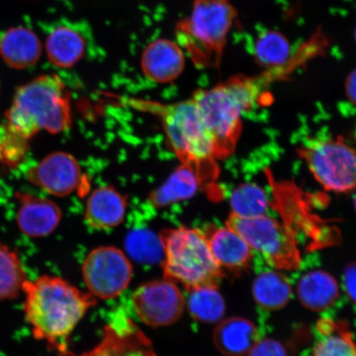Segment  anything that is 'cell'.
<instances>
[{
    "instance_id": "1",
    "label": "cell",
    "mask_w": 356,
    "mask_h": 356,
    "mask_svg": "<svg viewBox=\"0 0 356 356\" xmlns=\"http://www.w3.org/2000/svg\"><path fill=\"white\" fill-rule=\"evenodd\" d=\"M22 293L25 318L34 337L51 345L65 341L97 302L88 292L53 275L29 280Z\"/></svg>"
},
{
    "instance_id": "2",
    "label": "cell",
    "mask_w": 356,
    "mask_h": 356,
    "mask_svg": "<svg viewBox=\"0 0 356 356\" xmlns=\"http://www.w3.org/2000/svg\"><path fill=\"white\" fill-rule=\"evenodd\" d=\"M130 108L152 114L162 123L169 145L181 164L197 173L202 186L215 184L219 166L210 135L193 97L175 104L124 99Z\"/></svg>"
},
{
    "instance_id": "3",
    "label": "cell",
    "mask_w": 356,
    "mask_h": 356,
    "mask_svg": "<svg viewBox=\"0 0 356 356\" xmlns=\"http://www.w3.org/2000/svg\"><path fill=\"white\" fill-rule=\"evenodd\" d=\"M266 81L265 77L236 75L215 87L194 93L193 97L218 160L234 152L242 132L243 115L259 104Z\"/></svg>"
},
{
    "instance_id": "4",
    "label": "cell",
    "mask_w": 356,
    "mask_h": 356,
    "mask_svg": "<svg viewBox=\"0 0 356 356\" xmlns=\"http://www.w3.org/2000/svg\"><path fill=\"white\" fill-rule=\"evenodd\" d=\"M72 124L70 97L57 75H42L17 88L6 113V133L29 142L35 134L64 132Z\"/></svg>"
},
{
    "instance_id": "5",
    "label": "cell",
    "mask_w": 356,
    "mask_h": 356,
    "mask_svg": "<svg viewBox=\"0 0 356 356\" xmlns=\"http://www.w3.org/2000/svg\"><path fill=\"white\" fill-rule=\"evenodd\" d=\"M237 10L229 0H193L190 15L178 22L177 43L199 68H218Z\"/></svg>"
},
{
    "instance_id": "6",
    "label": "cell",
    "mask_w": 356,
    "mask_h": 356,
    "mask_svg": "<svg viewBox=\"0 0 356 356\" xmlns=\"http://www.w3.org/2000/svg\"><path fill=\"white\" fill-rule=\"evenodd\" d=\"M164 277L188 291L218 286L224 273L211 250L207 235L197 229L179 227L163 231Z\"/></svg>"
},
{
    "instance_id": "7",
    "label": "cell",
    "mask_w": 356,
    "mask_h": 356,
    "mask_svg": "<svg viewBox=\"0 0 356 356\" xmlns=\"http://www.w3.org/2000/svg\"><path fill=\"white\" fill-rule=\"evenodd\" d=\"M226 225L237 231L252 250L261 253L275 270L292 271L300 268L299 240L283 222L266 215L253 218L230 215Z\"/></svg>"
},
{
    "instance_id": "8",
    "label": "cell",
    "mask_w": 356,
    "mask_h": 356,
    "mask_svg": "<svg viewBox=\"0 0 356 356\" xmlns=\"http://www.w3.org/2000/svg\"><path fill=\"white\" fill-rule=\"evenodd\" d=\"M297 151L325 190L347 193L356 188V150L342 138L312 139Z\"/></svg>"
},
{
    "instance_id": "9",
    "label": "cell",
    "mask_w": 356,
    "mask_h": 356,
    "mask_svg": "<svg viewBox=\"0 0 356 356\" xmlns=\"http://www.w3.org/2000/svg\"><path fill=\"white\" fill-rule=\"evenodd\" d=\"M266 175L273 191V206L282 216V222L297 238L300 234H305L311 239V247L315 248L337 242L336 233L331 231V227L311 211L302 191L291 182L275 180L270 169L266 170Z\"/></svg>"
},
{
    "instance_id": "10",
    "label": "cell",
    "mask_w": 356,
    "mask_h": 356,
    "mask_svg": "<svg viewBox=\"0 0 356 356\" xmlns=\"http://www.w3.org/2000/svg\"><path fill=\"white\" fill-rule=\"evenodd\" d=\"M88 293L95 299L111 300L119 296L131 282L130 260L115 247H100L88 253L82 267Z\"/></svg>"
},
{
    "instance_id": "11",
    "label": "cell",
    "mask_w": 356,
    "mask_h": 356,
    "mask_svg": "<svg viewBox=\"0 0 356 356\" xmlns=\"http://www.w3.org/2000/svg\"><path fill=\"white\" fill-rule=\"evenodd\" d=\"M186 300L175 283L168 279L142 284L132 296L134 311L151 327H164L180 318Z\"/></svg>"
},
{
    "instance_id": "12",
    "label": "cell",
    "mask_w": 356,
    "mask_h": 356,
    "mask_svg": "<svg viewBox=\"0 0 356 356\" xmlns=\"http://www.w3.org/2000/svg\"><path fill=\"white\" fill-rule=\"evenodd\" d=\"M28 179L56 197H66L78 191L84 180L81 167L72 155L55 152L30 169Z\"/></svg>"
},
{
    "instance_id": "13",
    "label": "cell",
    "mask_w": 356,
    "mask_h": 356,
    "mask_svg": "<svg viewBox=\"0 0 356 356\" xmlns=\"http://www.w3.org/2000/svg\"><path fill=\"white\" fill-rule=\"evenodd\" d=\"M186 53L177 42L157 39L142 53L140 65L147 78L159 83L175 81L184 72Z\"/></svg>"
},
{
    "instance_id": "14",
    "label": "cell",
    "mask_w": 356,
    "mask_h": 356,
    "mask_svg": "<svg viewBox=\"0 0 356 356\" xmlns=\"http://www.w3.org/2000/svg\"><path fill=\"white\" fill-rule=\"evenodd\" d=\"M19 199L17 220L22 233L31 238H43L54 232L62 217L55 202L29 194H21Z\"/></svg>"
},
{
    "instance_id": "15",
    "label": "cell",
    "mask_w": 356,
    "mask_h": 356,
    "mask_svg": "<svg viewBox=\"0 0 356 356\" xmlns=\"http://www.w3.org/2000/svg\"><path fill=\"white\" fill-rule=\"evenodd\" d=\"M206 235L213 255L222 269L240 271L250 266L252 248L237 231L226 225L211 229Z\"/></svg>"
},
{
    "instance_id": "16",
    "label": "cell",
    "mask_w": 356,
    "mask_h": 356,
    "mask_svg": "<svg viewBox=\"0 0 356 356\" xmlns=\"http://www.w3.org/2000/svg\"><path fill=\"white\" fill-rule=\"evenodd\" d=\"M83 356H156L152 344L135 324L128 320L121 329H106L104 341Z\"/></svg>"
},
{
    "instance_id": "17",
    "label": "cell",
    "mask_w": 356,
    "mask_h": 356,
    "mask_svg": "<svg viewBox=\"0 0 356 356\" xmlns=\"http://www.w3.org/2000/svg\"><path fill=\"white\" fill-rule=\"evenodd\" d=\"M127 208V200L121 193L111 186H102L87 200L86 220L95 229H113L124 221Z\"/></svg>"
},
{
    "instance_id": "18",
    "label": "cell",
    "mask_w": 356,
    "mask_h": 356,
    "mask_svg": "<svg viewBox=\"0 0 356 356\" xmlns=\"http://www.w3.org/2000/svg\"><path fill=\"white\" fill-rule=\"evenodd\" d=\"M257 329L248 319L234 317L222 320L213 332L218 350L226 356L248 355L256 346Z\"/></svg>"
},
{
    "instance_id": "19",
    "label": "cell",
    "mask_w": 356,
    "mask_h": 356,
    "mask_svg": "<svg viewBox=\"0 0 356 356\" xmlns=\"http://www.w3.org/2000/svg\"><path fill=\"white\" fill-rule=\"evenodd\" d=\"M41 53L37 35L24 26L8 30L0 39V56L13 68H29L37 63Z\"/></svg>"
},
{
    "instance_id": "20",
    "label": "cell",
    "mask_w": 356,
    "mask_h": 356,
    "mask_svg": "<svg viewBox=\"0 0 356 356\" xmlns=\"http://www.w3.org/2000/svg\"><path fill=\"white\" fill-rule=\"evenodd\" d=\"M86 50V39L72 26H57L47 35L46 51L48 59L59 68H70L76 65L83 57Z\"/></svg>"
},
{
    "instance_id": "21",
    "label": "cell",
    "mask_w": 356,
    "mask_h": 356,
    "mask_svg": "<svg viewBox=\"0 0 356 356\" xmlns=\"http://www.w3.org/2000/svg\"><path fill=\"white\" fill-rule=\"evenodd\" d=\"M301 304L313 311L331 307L339 296V286L332 275L323 270H313L302 277L297 286Z\"/></svg>"
},
{
    "instance_id": "22",
    "label": "cell",
    "mask_w": 356,
    "mask_h": 356,
    "mask_svg": "<svg viewBox=\"0 0 356 356\" xmlns=\"http://www.w3.org/2000/svg\"><path fill=\"white\" fill-rule=\"evenodd\" d=\"M202 186L197 173L193 168L181 164L172 173L165 184L151 193L149 200L156 207H166L193 197Z\"/></svg>"
},
{
    "instance_id": "23",
    "label": "cell",
    "mask_w": 356,
    "mask_h": 356,
    "mask_svg": "<svg viewBox=\"0 0 356 356\" xmlns=\"http://www.w3.org/2000/svg\"><path fill=\"white\" fill-rule=\"evenodd\" d=\"M252 291L257 304L261 308L277 310L282 309L291 300L292 288L279 270H267L257 275Z\"/></svg>"
},
{
    "instance_id": "24",
    "label": "cell",
    "mask_w": 356,
    "mask_h": 356,
    "mask_svg": "<svg viewBox=\"0 0 356 356\" xmlns=\"http://www.w3.org/2000/svg\"><path fill=\"white\" fill-rule=\"evenodd\" d=\"M318 332L313 356H356V343L346 324L323 320Z\"/></svg>"
},
{
    "instance_id": "25",
    "label": "cell",
    "mask_w": 356,
    "mask_h": 356,
    "mask_svg": "<svg viewBox=\"0 0 356 356\" xmlns=\"http://www.w3.org/2000/svg\"><path fill=\"white\" fill-rule=\"evenodd\" d=\"M190 314L203 323H220L224 320L225 302L218 286H204L190 291L188 300Z\"/></svg>"
},
{
    "instance_id": "26",
    "label": "cell",
    "mask_w": 356,
    "mask_h": 356,
    "mask_svg": "<svg viewBox=\"0 0 356 356\" xmlns=\"http://www.w3.org/2000/svg\"><path fill=\"white\" fill-rule=\"evenodd\" d=\"M28 280L19 255L0 244V302L19 296Z\"/></svg>"
},
{
    "instance_id": "27",
    "label": "cell",
    "mask_w": 356,
    "mask_h": 356,
    "mask_svg": "<svg viewBox=\"0 0 356 356\" xmlns=\"http://www.w3.org/2000/svg\"><path fill=\"white\" fill-rule=\"evenodd\" d=\"M270 204L265 191L254 184L238 186L230 197L231 215L253 218L266 215Z\"/></svg>"
},
{
    "instance_id": "28",
    "label": "cell",
    "mask_w": 356,
    "mask_h": 356,
    "mask_svg": "<svg viewBox=\"0 0 356 356\" xmlns=\"http://www.w3.org/2000/svg\"><path fill=\"white\" fill-rule=\"evenodd\" d=\"M254 54L257 63L268 69L282 66L291 55V44L282 33L266 31L257 39Z\"/></svg>"
},
{
    "instance_id": "29",
    "label": "cell",
    "mask_w": 356,
    "mask_h": 356,
    "mask_svg": "<svg viewBox=\"0 0 356 356\" xmlns=\"http://www.w3.org/2000/svg\"><path fill=\"white\" fill-rule=\"evenodd\" d=\"M127 249L133 258L144 264H154L163 254L161 239L146 232L131 234L128 238Z\"/></svg>"
},
{
    "instance_id": "30",
    "label": "cell",
    "mask_w": 356,
    "mask_h": 356,
    "mask_svg": "<svg viewBox=\"0 0 356 356\" xmlns=\"http://www.w3.org/2000/svg\"><path fill=\"white\" fill-rule=\"evenodd\" d=\"M28 142L17 139L4 133L0 143V158L8 165H17L25 157Z\"/></svg>"
},
{
    "instance_id": "31",
    "label": "cell",
    "mask_w": 356,
    "mask_h": 356,
    "mask_svg": "<svg viewBox=\"0 0 356 356\" xmlns=\"http://www.w3.org/2000/svg\"><path fill=\"white\" fill-rule=\"evenodd\" d=\"M247 356H286V353L277 341L264 339L258 341Z\"/></svg>"
},
{
    "instance_id": "32",
    "label": "cell",
    "mask_w": 356,
    "mask_h": 356,
    "mask_svg": "<svg viewBox=\"0 0 356 356\" xmlns=\"http://www.w3.org/2000/svg\"><path fill=\"white\" fill-rule=\"evenodd\" d=\"M344 286L349 299L356 305V262L346 267Z\"/></svg>"
},
{
    "instance_id": "33",
    "label": "cell",
    "mask_w": 356,
    "mask_h": 356,
    "mask_svg": "<svg viewBox=\"0 0 356 356\" xmlns=\"http://www.w3.org/2000/svg\"><path fill=\"white\" fill-rule=\"evenodd\" d=\"M346 92L348 99L356 105V70L349 75L346 80Z\"/></svg>"
},
{
    "instance_id": "34",
    "label": "cell",
    "mask_w": 356,
    "mask_h": 356,
    "mask_svg": "<svg viewBox=\"0 0 356 356\" xmlns=\"http://www.w3.org/2000/svg\"><path fill=\"white\" fill-rule=\"evenodd\" d=\"M354 206H355V211H356V194H355V198H354Z\"/></svg>"
},
{
    "instance_id": "35",
    "label": "cell",
    "mask_w": 356,
    "mask_h": 356,
    "mask_svg": "<svg viewBox=\"0 0 356 356\" xmlns=\"http://www.w3.org/2000/svg\"><path fill=\"white\" fill-rule=\"evenodd\" d=\"M355 40H356V31H355Z\"/></svg>"
}]
</instances>
